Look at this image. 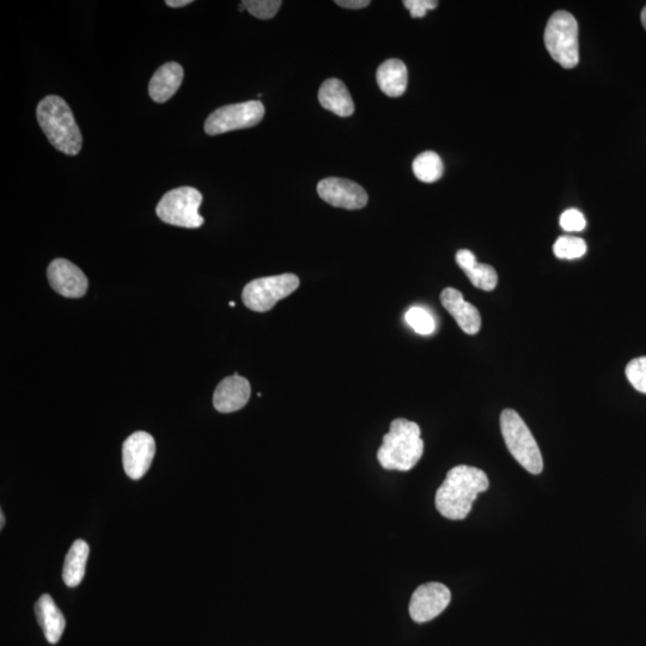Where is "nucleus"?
<instances>
[{
    "label": "nucleus",
    "mask_w": 646,
    "mask_h": 646,
    "mask_svg": "<svg viewBox=\"0 0 646 646\" xmlns=\"http://www.w3.org/2000/svg\"><path fill=\"white\" fill-rule=\"evenodd\" d=\"M489 487V478L479 468L461 465L450 469L436 492L438 513L448 520H463L471 513L475 499Z\"/></svg>",
    "instance_id": "f257e3e1"
},
{
    "label": "nucleus",
    "mask_w": 646,
    "mask_h": 646,
    "mask_svg": "<svg viewBox=\"0 0 646 646\" xmlns=\"http://www.w3.org/2000/svg\"><path fill=\"white\" fill-rule=\"evenodd\" d=\"M424 453V442L417 423L395 419L383 436L377 460L387 471L408 472L417 465Z\"/></svg>",
    "instance_id": "f03ea898"
},
{
    "label": "nucleus",
    "mask_w": 646,
    "mask_h": 646,
    "mask_svg": "<svg viewBox=\"0 0 646 646\" xmlns=\"http://www.w3.org/2000/svg\"><path fill=\"white\" fill-rule=\"evenodd\" d=\"M36 117L54 148L69 156L79 154L83 144L82 133L71 108L62 97H45L36 109Z\"/></svg>",
    "instance_id": "7ed1b4c3"
},
{
    "label": "nucleus",
    "mask_w": 646,
    "mask_h": 646,
    "mask_svg": "<svg viewBox=\"0 0 646 646\" xmlns=\"http://www.w3.org/2000/svg\"><path fill=\"white\" fill-rule=\"evenodd\" d=\"M501 430L514 459L529 473L540 474L544 469L540 448L520 414L514 410H504L501 414Z\"/></svg>",
    "instance_id": "20e7f679"
},
{
    "label": "nucleus",
    "mask_w": 646,
    "mask_h": 646,
    "mask_svg": "<svg viewBox=\"0 0 646 646\" xmlns=\"http://www.w3.org/2000/svg\"><path fill=\"white\" fill-rule=\"evenodd\" d=\"M545 45L551 57L564 69H574L580 62L578 23L566 11L553 14L545 30Z\"/></svg>",
    "instance_id": "39448f33"
},
{
    "label": "nucleus",
    "mask_w": 646,
    "mask_h": 646,
    "mask_svg": "<svg viewBox=\"0 0 646 646\" xmlns=\"http://www.w3.org/2000/svg\"><path fill=\"white\" fill-rule=\"evenodd\" d=\"M203 195L193 187L175 188L163 195L156 207L158 218L175 227L197 229L204 224L199 215Z\"/></svg>",
    "instance_id": "423d86ee"
},
{
    "label": "nucleus",
    "mask_w": 646,
    "mask_h": 646,
    "mask_svg": "<svg viewBox=\"0 0 646 646\" xmlns=\"http://www.w3.org/2000/svg\"><path fill=\"white\" fill-rule=\"evenodd\" d=\"M298 286L300 278L292 273L255 279L243 289L242 301L253 312L266 313L280 300L294 294Z\"/></svg>",
    "instance_id": "0eeeda50"
},
{
    "label": "nucleus",
    "mask_w": 646,
    "mask_h": 646,
    "mask_svg": "<svg viewBox=\"0 0 646 646\" xmlns=\"http://www.w3.org/2000/svg\"><path fill=\"white\" fill-rule=\"evenodd\" d=\"M265 117V107L260 101H248L216 109L205 121V132L218 136L236 130L257 126Z\"/></svg>",
    "instance_id": "6e6552de"
},
{
    "label": "nucleus",
    "mask_w": 646,
    "mask_h": 646,
    "mask_svg": "<svg viewBox=\"0 0 646 646\" xmlns=\"http://www.w3.org/2000/svg\"><path fill=\"white\" fill-rule=\"evenodd\" d=\"M452 601V593L446 585L437 582L425 583L414 591L410 603V615L416 623H428L444 612Z\"/></svg>",
    "instance_id": "1a4fd4ad"
},
{
    "label": "nucleus",
    "mask_w": 646,
    "mask_h": 646,
    "mask_svg": "<svg viewBox=\"0 0 646 646\" xmlns=\"http://www.w3.org/2000/svg\"><path fill=\"white\" fill-rule=\"evenodd\" d=\"M155 453L154 437L148 432H134L123 446V463L127 477L133 480L143 478L150 469Z\"/></svg>",
    "instance_id": "9d476101"
},
{
    "label": "nucleus",
    "mask_w": 646,
    "mask_h": 646,
    "mask_svg": "<svg viewBox=\"0 0 646 646\" xmlns=\"http://www.w3.org/2000/svg\"><path fill=\"white\" fill-rule=\"evenodd\" d=\"M318 193L322 200L346 210L363 209L368 204V194L362 186L351 180L327 178L319 182Z\"/></svg>",
    "instance_id": "9b49d317"
},
{
    "label": "nucleus",
    "mask_w": 646,
    "mask_h": 646,
    "mask_svg": "<svg viewBox=\"0 0 646 646\" xmlns=\"http://www.w3.org/2000/svg\"><path fill=\"white\" fill-rule=\"evenodd\" d=\"M48 282L51 288L67 298H79L88 290V278L81 268L65 259H56L51 262L47 270Z\"/></svg>",
    "instance_id": "f8f14e48"
},
{
    "label": "nucleus",
    "mask_w": 646,
    "mask_h": 646,
    "mask_svg": "<svg viewBox=\"0 0 646 646\" xmlns=\"http://www.w3.org/2000/svg\"><path fill=\"white\" fill-rule=\"evenodd\" d=\"M251 385L239 374L225 377L213 394V406L221 413L240 411L251 398Z\"/></svg>",
    "instance_id": "ddd939ff"
},
{
    "label": "nucleus",
    "mask_w": 646,
    "mask_h": 646,
    "mask_svg": "<svg viewBox=\"0 0 646 646\" xmlns=\"http://www.w3.org/2000/svg\"><path fill=\"white\" fill-rule=\"evenodd\" d=\"M441 302L463 332L469 335L479 333L481 327L479 310L473 304L465 301L459 290L444 289L441 294Z\"/></svg>",
    "instance_id": "4468645a"
},
{
    "label": "nucleus",
    "mask_w": 646,
    "mask_h": 646,
    "mask_svg": "<svg viewBox=\"0 0 646 646\" xmlns=\"http://www.w3.org/2000/svg\"><path fill=\"white\" fill-rule=\"evenodd\" d=\"M184 81V69L178 63H167L152 76L149 94L152 101L164 103L172 99Z\"/></svg>",
    "instance_id": "2eb2a0df"
},
{
    "label": "nucleus",
    "mask_w": 646,
    "mask_h": 646,
    "mask_svg": "<svg viewBox=\"0 0 646 646\" xmlns=\"http://www.w3.org/2000/svg\"><path fill=\"white\" fill-rule=\"evenodd\" d=\"M320 105L341 118H349L355 113L352 97L346 85L337 78L327 79L319 91Z\"/></svg>",
    "instance_id": "dca6fc26"
},
{
    "label": "nucleus",
    "mask_w": 646,
    "mask_h": 646,
    "mask_svg": "<svg viewBox=\"0 0 646 646\" xmlns=\"http://www.w3.org/2000/svg\"><path fill=\"white\" fill-rule=\"evenodd\" d=\"M35 614L47 641L57 644L63 636L66 621L50 595H42L36 602Z\"/></svg>",
    "instance_id": "f3484780"
},
{
    "label": "nucleus",
    "mask_w": 646,
    "mask_h": 646,
    "mask_svg": "<svg viewBox=\"0 0 646 646\" xmlns=\"http://www.w3.org/2000/svg\"><path fill=\"white\" fill-rule=\"evenodd\" d=\"M456 262L475 288L483 291L496 289L498 276L495 268L487 264H479L471 251L461 249L456 253Z\"/></svg>",
    "instance_id": "a211bd4d"
},
{
    "label": "nucleus",
    "mask_w": 646,
    "mask_h": 646,
    "mask_svg": "<svg viewBox=\"0 0 646 646\" xmlns=\"http://www.w3.org/2000/svg\"><path fill=\"white\" fill-rule=\"evenodd\" d=\"M377 84L389 97H400L405 94L408 84V71L399 59H389L377 70Z\"/></svg>",
    "instance_id": "6ab92c4d"
},
{
    "label": "nucleus",
    "mask_w": 646,
    "mask_h": 646,
    "mask_svg": "<svg viewBox=\"0 0 646 646\" xmlns=\"http://www.w3.org/2000/svg\"><path fill=\"white\" fill-rule=\"evenodd\" d=\"M89 551V545L84 540L73 542L66 554L63 569V580L67 587L75 588L82 583Z\"/></svg>",
    "instance_id": "aec40b11"
},
{
    "label": "nucleus",
    "mask_w": 646,
    "mask_h": 646,
    "mask_svg": "<svg viewBox=\"0 0 646 646\" xmlns=\"http://www.w3.org/2000/svg\"><path fill=\"white\" fill-rule=\"evenodd\" d=\"M413 173L425 184H432L442 178L444 172L441 157L434 151H425L413 162Z\"/></svg>",
    "instance_id": "412c9836"
},
{
    "label": "nucleus",
    "mask_w": 646,
    "mask_h": 646,
    "mask_svg": "<svg viewBox=\"0 0 646 646\" xmlns=\"http://www.w3.org/2000/svg\"><path fill=\"white\" fill-rule=\"evenodd\" d=\"M553 252L558 259H580L587 253V243L580 237L562 236L554 243Z\"/></svg>",
    "instance_id": "4be33fe9"
},
{
    "label": "nucleus",
    "mask_w": 646,
    "mask_h": 646,
    "mask_svg": "<svg viewBox=\"0 0 646 646\" xmlns=\"http://www.w3.org/2000/svg\"><path fill=\"white\" fill-rule=\"evenodd\" d=\"M405 319L407 325L420 335H430L436 331L434 316L422 307L408 309Z\"/></svg>",
    "instance_id": "5701e85b"
},
{
    "label": "nucleus",
    "mask_w": 646,
    "mask_h": 646,
    "mask_svg": "<svg viewBox=\"0 0 646 646\" xmlns=\"http://www.w3.org/2000/svg\"><path fill=\"white\" fill-rule=\"evenodd\" d=\"M242 3L245 4L249 14L260 20H270L276 16L283 4L280 0H246Z\"/></svg>",
    "instance_id": "b1692460"
},
{
    "label": "nucleus",
    "mask_w": 646,
    "mask_h": 646,
    "mask_svg": "<svg viewBox=\"0 0 646 646\" xmlns=\"http://www.w3.org/2000/svg\"><path fill=\"white\" fill-rule=\"evenodd\" d=\"M626 376L638 392L646 394V357L633 359L627 364Z\"/></svg>",
    "instance_id": "393cba45"
},
{
    "label": "nucleus",
    "mask_w": 646,
    "mask_h": 646,
    "mask_svg": "<svg viewBox=\"0 0 646 646\" xmlns=\"http://www.w3.org/2000/svg\"><path fill=\"white\" fill-rule=\"evenodd\" d=\"M560 225H562L565 231H569V233H580V231L585 229L587 222H585L582 212L576 209H570L566 210L562 217H560Z\"/></svg>",
    "instance_id": "a878e982"
},
{
    "label": "nucleus",
    "mask_w": 646,
    "mask_h": 646,
    "mask_svg": "<svg viewBox=\"0 0 646 646\" xmlns=\"http://www.w3.org/2000/svg\"><path fill=\"white\" fill-rule=\"evenodd\" d=\"M405 8L410 10L413 18H422L426 12L435 10L438 6L436 0H405Z\"/></svg>",
    "instance_id": "bb28decb"
},
{
    "label": "nucleus",
    "mask_w": 646,
    "mask_h": 646,
    "mask_svg": "<svg viewBox=\"0 0 646 646\" xmlns=\"http://www.w3.org/2000/svg\"><path fill=\"white\" fill-rule=\"evenodd\" d=\"M335 4H338L341 8L357 10L367 8L370 2L369 0H337Z\"/></svg>",
    "instance_id": "cd10ccee"
},
{
    "label": "nucleus",
    "mask_w": 646,
    "mask_h": 646,
    "mask_svg": "<svg viewBox=\"0 0 646 646\" xmlns=\"http://www.w3.org/2000/svg\"><path fill=\"white\" fill-rule=\"evenodd\" d=\"M192 0H167L166 4L169 6V8H184L186 5L192 4Z\"/></svg>",
    "instance_id": "c85d7f7f"
},
{
    "label": "nucleus",
    "mask_w": 646,
    "mask_h": 646,
    "mask_svg": "<svg viewBox=\"0 0 646 646\" xmlns=\"http://www.w3.org/2000/svg\"><path fill=\"white\" fill-rule=\"evenodd\" d=\"M4 526H5V516H4V513L2 511V513H0V529H3Z\"/></svg>",
    "instance_id": "c756f323"
},
{
    "label": "nucleus",
    "mask_w": 646,
    "mask_h": 646,
    "mask_svg": "<svg viewBox=\"0 0 646 646\" xmlns=\"http://www.w3.org/2000/svg\"><path fill=\"white\" fill-rule=\"evenodd\" d=\"M642 23H643V27H644V28H645V30H646V6H645V8H644V9H643V11H642Z\"/></svg>",
    "instance_id": "7c9ffc66"
},
{
    "label": "nucleus",
    "mask_w": 646,
    "mask_h": 646,
    "mask_svg": "<svg viewBox=\"0 0 646 646\" xmlns=\"http://www.w3.org/2000/svg\"><path fill=\"white\" fill-rule=\"evenodd\" d=\"M239 10L240 11H245L246 10L245 4L241 3L240 6H239Z\"/></svg>",
    "instance_id": "2f4dec72"
},
{
    "label": "nucleus",
    "mask_w": 646,
    "mask_h": 646,
    "mask_svg": "<svg viewBox=\"0 0 646 646\" xmlns=\"http://www.w3.org/2000/svg\"><path fill=\"white\" fill-rule=\"evenodd\" d=\"M229 306H230L231 308H234V307L236 306V304H235V302H230V303H229Z\"/></svg>",
    "instance_id": "473e14b6"
}]
</instances>
